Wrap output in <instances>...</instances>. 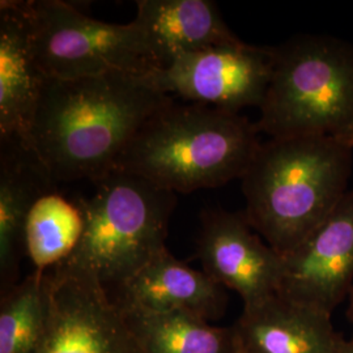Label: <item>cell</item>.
I'll return each instance as SVG.
<instances>
[{"mask_svg": "<svg viewBox=\"0 0 353 353\" xmlns=\"http://www.w3.org/2000/svg\"><path fill=\"white\" fill-rule=\"evenodd\" d=\"M172 101L137 75L46 77L28 150L55 185L96 182L117 169L141 126Z\"/></svg>", "mask_w": 353, "mask_h": 353, "instance_id": "obj_1", "label": "cell"}, {"mask_svg": "<svg viewBox=\"0 0 353 353\" xmlns=\"http://www.w3.org/2000/svg\"><path fill=\"white\" fill-rule=\"evenodd\" d=\"M352 148L332 137L262 143L241 178L252 229L280 256L293 252L348 192Z\"/></svg>", "mask_w": 353, "mask_h": 353, "instance_id": "obj_2", "label": "cell"}, {"mask_svg": "<svg viewBox=\"0 0 353 353\" xmlns=\"http://www.w3.org/2000/svg\"><path fill=\"white\" fill-rule=\"evenodd\" d=\"M258 134L239 113L173 100L141 126L115 170L172 192L219 188L246 173Z\"/></svg>", "mask_w": 353, "mask_h": 353, "instance_id": "obj_3", "label": "cell"}, {"mask_svg": "<svg viewBox=\"0 0 353 353\" xmlns=\"http://www.w3.org/2000/svg\"><path fill=\"white\" fill-rule=\"evenodd\" d=\"M93 183L94 194L79 201L84 234L75 252L57 267L88 274L112 296L166 249L176 196L122 170Z\"/></svg>", "mask_w": 353, "mask_h": 353, "instance_id": "obj_4", "label": "cell"}, {"mask_svg": "<svg viewBox=\"0 0 353 353\" xmlns=\"http://www.w3.org/2000/svg\"><path fill=\"white\" fill-rule=\"evenodd\" d=\"M259 132L271 139L332 137L353 125V45L330 36H297L274 48Z\"/></svg>", "mask_w": 353, "mask_h": 353, "instance_id": "obj_5", "label": "cell"}, {"mask_svg": "<svg viewBox=\"0 0 353 353\" xmlns=\"http://www.w3.org/2000/svg\"><path fill=\"white\" fill-rule=\"evenodd\" d=\"M37 63L48 79L74 80L106 74L143 76L159 70L134 23L94 20L62 0L29 1Z\"/></svg>", "mask_w": 353, "mask_h": 353, "instance_id": "obj_6", "label": "cell"}, {"mask_svg": "<svg viewBox=\"0 0 353 353\" xmlns=\"http://www.w3.org/2000/svg\"><path fill=\"white\" fill-rule=\"evenodd\" d=\"M272 64L274 48L240 42L183 54L140 77L172 97L239 113L248 106H262Z\"/></svg>", "mask_w": 353, "mask_h": 353, "instance_id": "obj_7", "label": "cell"}, {"mask_svg": "<svg viewBox=\"0 0 353 353\" xmlns=\"http://www.w3.org/2000/svg\"><path fill=\"white\" fill-rule=\"evenodd\" d=\"M50 271V323L36 353H141L125 314L96 279L61 267Z\"/></svg>", "mask_w": 353, "mask_h": 353, "instance_id": "obj_8", "label": "cell"}, {"mask_svg": "<svg viewBox=\"0 0 353 353\" xmlns=\"http://www.w3.org/2000/svg\"><path fill=\"white\" fill-rule=\"evenodd\" d=\"M196 243L203 272L223 288L237 292L243 307L278 293L283 256L265 245L243 212L207 210Z\"/></svg>", "mask_w": 353, "mask_h": 353, "instance_id": "obj_9", "label": "cell"}, {"mask_svg": "<svg viewBox=\"0 0 353 353\" xmlns=\"http://www.w3.org/2000/svg\"><path fill=\"white\" fill-rule=\"evenodd\" d=\"M353 288V190L327 220L283 256L279 296L332 314Z\"/></svg>", "mask_w": 353, "mask_h": 353, "instance_id": "obj_10", "label": "cell"}, {"mask_svg": "<svg viewBox=\"0 0 353 353\" xmlns=\"http://www.w3.org/2000/svg\"><path fill=\"white\" fill-rule=\"evenodd\" d=\"M46 76L37 63L29 1H0V141H28Z\"/></svg>", "mask_w": 353, "mask_h": 353, "instance_id": "obj_11", "label": "cell"}, {"mask_svg": "<svg viewBox=\"0 0 353 353\" xmlns=\"http://www.w3.org/2000/svg\"><path fill=\"white\" fill-rule=\"evenodd\" d=\"M122 310L151 314L189 313L217 319L227 307L225 290L203 271L178 261L168 249L157 254L114 294Z\"/></svg>", "mask_w": 353, "mask_h": 353, "instance_id": "obj_12", "label": "cell"}, {"mask_svg": "<svg viewBox=\"0 0 353 353\" xmlns=\"http://www.w3.org/2000/svg\"><path fill=\"white\" fill-rule=\"evenodd\" d=\"M233 330L240 353H335L344 339L330 313L279 294L243 307Z\"/></svg>", "mask_w": 353, "mask_h": 353, "instance_id": "obj_13", "label": "cell"}, {"mask_svg": "<svg viewBox=\"0 0 353 353\" xmlns=\"http://www.w3.org/2000/svg\"><path fill=\"white\" fill-rule=\"evenodd\" d=\"M132 21L147 39L159 70L178 57L242 42L210 0H139Z\"/></svg>", "mask_w": 353, "mask_h": 353, "instance_id": "obj_14", "label": "cell"}, {"mask_svg": "<svg viewBox=\"0 0 353 353\" xmlns=\"http://www.w3.org/2000/svg\"><path fill=\"white\" fill-rule=\"evenodd\" d=\"M0 292L20 281L26 255L24 229L29 210L55 183L36 156L14 141H0Z\"/></svg>", "mask_w": 353, "mask_h": 353, "instance_id": "obj_15", "label": "cell"}, {"mask_svg": "<svg viewBox=\"0 0 353 353\" xmlns=\"http://www.w3.org/2000/svg\"><path fill=\"white\" fill-rule=\"evenodd\" d=\"M122 313L141 353H240L233 326H214L189 313Z\"/></svg>", "mask_w": 353, "mask_h": 353, "instance_id": "obj_16", "label": "cell"}, {"mask_svg": "<svg viewBox=\"0 0 353 353\" xmlns=\"http://www.w3.org/2000/svg\"><path fill=\"white\" fill-rule=\"evenodd\" d=\"M85 230L79 202H70L55 189L32 204L24 229L26 255L36 271H50L74 252Z\"/></svg>", "mask_w": 353, "mask_h": 353, "instance_id": "obj_17", "label": "cell"}, {"mask_svg": "<svg viewBox=\"0 0 353 353\" xmlns=\"http://www.w3.org/2000/svg\"><path fill=\"white\" fill-rule=\"evenodd\" d=\"M51 271H33L1 293L0 353H36L51 316Z\"/></svg>", "mask_w": 353, "mask_h": 353, "instance_id": "obj_18", "label": "cell"}, {"mask_svg": "<svg viewBox=\"0 0 353 353\" xmlns=\"http://www.w3.org/2000/svg\"><path fill=\"white\" fill-rule=\"evenodd\" d=\"M335 353H353V338L350 339V341L343 339L339 348H338V351Z\"/></svg>", "mask_w": 353, "mask_h": 353, "instance_id": "obj_19", "label": "cell"}, {"mask_svg": "<svg viewBox=\"0 0 353 353\" xmlns=\"http://www.w3.org/2000/svg\"><path fill=\"white\" fill-rule=\"evenodd\" d=\"M343 143H345L350 148H352L353 150V125L343 137H341V139Z\"/></svg>", "mask_w": 353, "mask_h": 353, "instance_id": "obj_20", "label": "cell"}, {"mask_svg": "<svg viewBox=\"0 0 353 353\" xmlns=\"http://www.w3.org/2000/svg\"><path fill=\"white\" fill-rule=\"evenodd\" d=\"M348 299H350V303H348V310H347V316H348V319H350V322L353 325V288L351 290V293H350V296H348Z\"/></svg>", "mask_w": 353, "mask_h": 353, "instance_id": "obj_21", "label": "cell"}]
</instances>
